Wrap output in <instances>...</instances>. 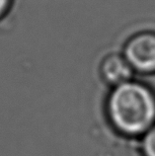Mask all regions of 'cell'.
<instances>
[{
  "label": "cell",
  "mask_w": 155,
  "mask_h": 156,
  "mask_svg": "<svg viewBox=\"0 0 155 156\" xmlns=\"http://www.w3.org/2000/svg\"><path fill=\"white\" fill-rule=\"evenodd\" d=\"M105 116L116 133L140 138L155 125L154 89L134 79L112 87L106 98Z\"/></svg>",
  "instance_id": "obj_1"
},
{
  "label": "cell",
  "mask_w": 155,
  "mask_h": 156,
  "mask_svg": "<svg viewBox=\"0 0 155 156\" xmlns=\"http://www.w3.org/2000/svg\"><path fill=\"white\" fill-rule=\"evenodd\" d=\"M123 55L134 72L155 74V32L140 31L130 36L125 43Z\"/></svg>",
  "instance_id": "obj_2"
},
{
  "label": "cell",
  "mask_w": 155,
  "mask_h": 156,
  "mask_svg": "<svg viewBox=\"0 0 155 156\" xmlns=\"http://www.w3.org/2000/svg\"><path fill=\"white\" fill-rule=\"evenodd\" d=\"M134 73L123 53H108L102 58L99 65L102 81L111 88L133 79Z\"/></svg>",
  "instance_id": "obj_3"
},
{
  "label": "cell",
  "mask_w": 155,
  "mask_h": 156,
  "mask_svg": "<svg viewBox=\"0 0 155 156\" xmlns=\"http://www.w3.org/2000/svg\"><path fill=\"white\" fill-rule=\"evenodd\" d=\"M139 139L141 155L155 156V125H153Z\"/></svg>",
  "instance_id": "obj_4"
},
{
  "label": "cell",
  "mask_w": 155,
  "mask_h": 156,
  "mask_svg": "<svg viewBox=\"0 0 155 156\" xmlns=\"http://www.w3.org/2000/svg\"><path fill=\"white\" fill-rule=\"evenodd\" d=\"M15 0H0V22L11 13Z\"/></svg>",
  "instance_id": "obj_5"
}]
</instances>
